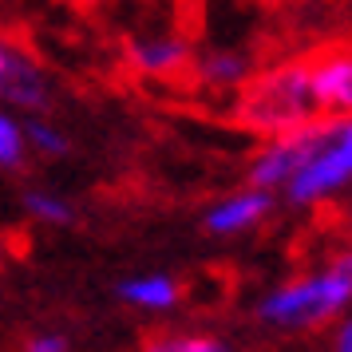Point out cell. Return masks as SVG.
Returning <instances> with one entry per match:
<instances>
[{
    "label": "cell",
    "instance_id": "9",
    "mask_svg": "<svg viewBox=\"0 0 352 352\" xmlns=\"http://www.w3.org/2000/svg\"><path fill=\"white\" fill-rule=\"evenodd\" d=\"M245 72H250L245 56H234V52H210V56H202V60H198V83L218 87V91L241 87V83L250 80Z\"/></svg>",
    "mask_w": 352,
    "mask_h": 352
},
{
    "label": "cell",
    "instance_id": "11",
    "mask_svg": "<svg viewBox=\"0 0 352 352\" xmlns=\"http://www.w3.org/2000/svg\"><path fill=\"white\" fill-rule=\"evenodd\" d=\"M24 210L32 214L36 222H48V226H67L76 214H72V206H67L64 198H56V194H44V190H28L24 198Z\"/></svg>",
    "mask_w": 352,
    "mask_h": 352
},
{
    "label": "cell",
    "instance_id": "4",
    "mask_svg": "<svg viewBox=\"0 0 352 352\" xmlns=\"http://www.w3.org/2000/svg\"><path fill=\"white\" fill-rule=\"evenodd\" d=\"M0 91L12 107H24V111H48L52 91L48 80H44V67L32 56L28 40L24 36H4V48H0Z\"/></svg>",
    "mask_w": 352,
    "mask_h": 352
},
{
    "label": "cell",
    "instance_id": "1",
    "mask_svg": "<svg viewBox=\"0 0 352 352\" xmlns=\"http://www.w3.org/2000/svg\"><path fill=\"white\" fill-rule=\"evenodd\" d=\"M317 119H324V115H320L317 91H313L309 56H297V60H285V64H273L250 76L234 99V123L254 135H270V139L293 135Z\"/></svg>",
    "mask_w": 352,
    "mask_h": 352
},
{
    "label": "cell",
    "instance_id": "12",
    "mask_svg": "<svg viewBox=\"0 0 352 352\" xmlns=\"http://www.w3.org/2000/svg\"><path fill=\"white\" fill-rule=\"evenodd\" d=\"M24 143H28V131L20 127L12 115L0 119V166L4 170H20L24 166Z\"/></svg>",
    "mask_w": 352,
    "mask_h": 352
},
{
    "label": "cell",
    "instance_id": "14",
    "mask_svg": "<svg viewBox=\"0 0 352 352\" xmlns=\"http://www.w3.org/2000/svg\"><path fill=\"white\" fill-rule=\"evenodd\" d=\"M24 352H67V340L60 333H36V336H28Z\"/></svg>",
    "mask_w": 352,
    "mask_h": 352
},
{
    "label": "cell",
    "instance_id": "5",
    "mask_svg": "<svg viewBox=\"0 0 352 352\" xmlns=\"http://www.w3.org/2000/svg\"><path fill=\"white\" fill-rule=\"evenodd\" d=\"M313 91L324 119H352V40H329L309 52Z\"/></svg>",
    "mask_w": 352,
    "mask_h": 352
},
{
    "label": "cell",
    "instance_id": "6",
    "mask_svg": "<svg viewBox=\"0 0 352 352\" xmlns=\"http://www.w3.org/2000/svg\"><path fill=\"white\" fill-rule=\"evenodd\" d=\"M127 64L139 76H155V80H198V60L190 56L186 40H175V36L127 40Z\"/></svg>",
    "mask_w": 352,
    "mask_h": 352
},
{
    "label": "cell",
    "instance_id": "15",
    "mask_svg": "<svg viewBox=\"0 0 352 352\" xmlns=\"http://www.w3.org/2000/svg\"><path fill=\"white\" fill-rule=\"evenodd\" d=\"M333 352H352V317L340 320V329L333 336Z\"/></svg>",
    "mask_w": 352,
    "mask_h": 352
},
{
    "label": "cell",
    "instance_id": "16",
    "mask_svg": "<svg viewBox=\"0 0 352 352\" xmlns=\"http://www.w3.org/2000/svg\"><path fill=\"white\" fill-rule=\"evenodd\" d=\"M349 234H352V218H349Z\"/></svg>",
    "mask_w": 352,
    "mask_h": 352
},
{
    "label": "cell",
    "instance_id": "3",
    "mask_svg": "<svg viewBox=\"0 0 352 352\" xmlns=\"http://www.w3.org/2000/svg\"><path fill=\"white\" fill-rule=\"evenodd\" d=\"M336 127H340V119H317V123H309V127L293 131V135H281V139H270V143L261 146L250 162V186L257 190H273V186H289L293 178L301 175L309 162L317 159L324 146L333 143Z\"/></svg>",
    "mask_w": 352,
    "mask_h": 352
},
{
    "label": "cell",
    "instance_id": "2",
    "mask_svg": "<svg viewBox=\"0 0 352 352\" xmlns=\"http://www.w3.org/2000/svg\"><path fill=\"white\" fill-rule=\"evenodd\" d=\"M352 305V250L340 254L313 277L285 281L257 301V317L273 329H313Z\"/></svg>",
    "mask_w": 352,
    "mask_h": 352
},
{
    "label": "cell",
    "instance_id": "13",
    "mask_svg": "<svg viewBox=\"0 0 352 352\" xmlns=\"http://www.w3.org/2000/svg\"><path fill=\"white\" fill-rule=\"evenodd\" d=\"M24 131H28V143H32L40 155H67V139L56 127H48V123L36 119V123H28Z\"/></svg>",
    "mask_w": 352,
    "mask_h": 352
},
{
    "label": "cell",
    "instance_id": "8",
    "mask_svg": "<svg viewBox=\"0 0 352 352\" xmlns=\"http://www.w3.org/2000/svg\"><path fill=\"white\" fill-rule=\"evenodd\" d=\"M115 297L131 309H146V313H166V309H175L178 297H182V289H178L175 277H166V273H143V277H123L119 285H115Z\"/></svg>",
    "mask_w": 352,
    "mask_h": 352
},
{
    "label": "cell",
    "instance_id": "7",
    "mask_svg": "<svg viewBox=\"0 0 352 352\" xmlns=\"http://www.w3.org/2000/svg\"><path fill=\"white\" fill-rule=\"evenodd\" d=\"M270 206H273L270 190H257V186H250V190H238V194H230V198H222L218 206H210L202 222H206L210 234L230 238V234H241V230L257 226L265 214H270Z\"/></svg>",
    "mask_w": 352,
    "mask_h": 352
},
{
    "label": "cell",
    "instance_id": "10",
    "mask_svg": "<svg viewBox=\"0 0 352 352\" xmlns=\"http://www.w3.org/2000/svg\"><path fill=\"white\" fill-rule=\"evenodd\" d=\"M143 352H230L218 336L206 333H159L143 344Z\"/></svg>",
    "mask_w": 352,
    "mask_h": 352
}]
</instances>
